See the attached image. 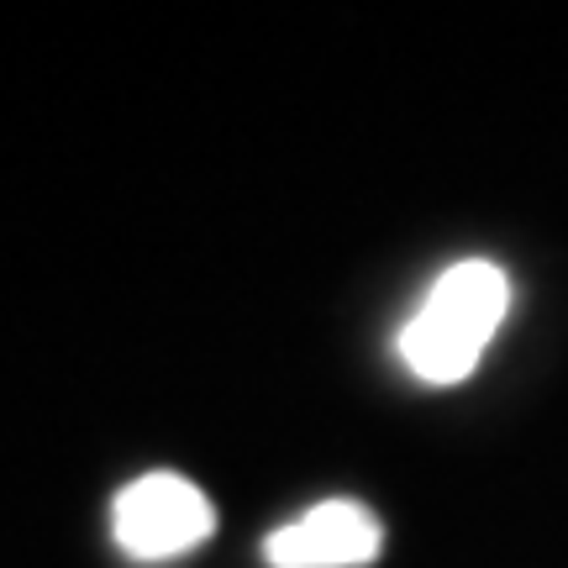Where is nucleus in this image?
I'll return each mask as SVG.
<instances>
[{
	"label": "nucleus",
	"instance_id": "f257e3e1",
	"mask_svg": "<svg viewBox=\"0 0 568 568\" xmlns=\"http://www.w3.org/2000/svg\"><path fill=\"white\" fill-rule=\"evenodd\" d=\"M510 311V280L506 268L468 258L437 274L416 305V316L400 326V358L426 385H458L485 358L489 337L500 332Z\"/></svg>",
	"mask_w": 568,
	"mask_h": 568
},
{
	"label": "nucleus",
	"instance_id": "7ed1b4c3",
	"mask_svg": "<svg viewBox=\"0 0 568 568\" xmlns=\"http://www.w3.org/2000/svg\"><path fill=\"white\" fill-rule=\"evenodd\" d=\"M385 548L379 516L358 500H322L305 516L268 531L264 564L268 568H364Z\"/></svg>",
	"mask_w": 568,
	"mask_h": 568
},
{
	"label": "nucleus",
	"instance_id": "f03ea898",
	"mask_svg": "<svg viewBox=\"0 0 568 568\" xmlns=\"http://www.w3.org/2000/svg\"><path fill=\"white\" fill-rule=\"evenodd\" d=\"M216 531V510L184 474H142L111 500V537L138 564H169Z\"/></svg>",
	"mask_w": 568,
	"mask_h": 568
}]
</instances>
